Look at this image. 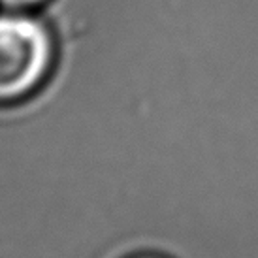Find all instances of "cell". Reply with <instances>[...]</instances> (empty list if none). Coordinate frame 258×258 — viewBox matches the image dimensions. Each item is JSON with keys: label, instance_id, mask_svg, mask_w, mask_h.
Wrapping results in <instances>:
<instances>
[{"label": "cell", "instance_id": "cell-2", "mask_svg": "<svg viewBox=\"0 0 258 258\" xmlns=\"http://www.w3.org/2000/svg\"><path fill=\"white\" fill-rule=\"evenodd\" d=\"M49 0H0V6L10 12H27L45 6Z\"/></svg>", "mask_w": 258, "mask_h": 258}, {"label": "cell", "instance_id": "cell-3", "mask_svg": "<svg viewBox=\"0 0 258 258\" xmlns=\"http://www.w3.org/2000/svg\"><path fill=\"white\" fill-rule=\"evenodd\" d=\"M130 258H166V256H160V254H134V256Z\"/></svg>", "mask_w": 258, "mask_h": 258}, {"label": "cell", "instance_id": "cell-1", "mask_svg": "<svg viewBox=\"0 0 258 258\" xmlns=\"http://www.w3.org/2000/svg\"><path fill=\"white\" fill-rule=\"evenodd\" d=\"M57 58V40L40 12L0 14V104L34 94Z\"/></svg>", "mask_w": 258, "mask_h": 258}]
</instances>
